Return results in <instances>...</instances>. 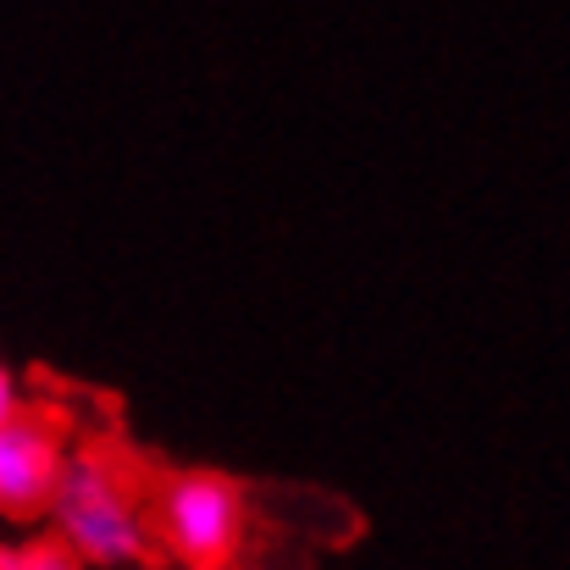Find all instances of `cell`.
I'll list each match as a JSON object with an SVG mask.
<instances>
[{
	"label": "cell",
	"mask_w": 570,
	"mask_h": 570,
	"mask_svg": "<svg viewBox=\"0 0 570 570\" xmlns=\"http://www.w3.org/2000/svg\"><path fill=\"white\" fill-rule=\"evenodd\" d=\"M67 465V432L56 410H17L0 421V515L50 510L56 476Z\"/></svg>",
	"instance_id": "cell-3"
},
{
	"label": "cell",
	"mask_w": 570,
	"mask_h": 570,
	"mask_svg": "<svg viewBox=\"0 0 570 570\" xmlns=\"http://www.w3.org/2000/svg\"><path fill=\"white\" fill-rule=\"evenodd\" d=\"M0 570H83L78 554L61 538H39V543H6L0 549Z\"/></svg>",
	"instance_id": "cell-4"
},
{
	"label": "cell",
	"mask_w": 570,
	"mask_h": 570,
	"mask_svg": "<svg viewBox=\"0 0 570 570\" xmlns=\"http://www.w3.org/2000/svg\"><path fill=\"white\" fill-rule=\"evenodd\" d=\"M50 515H56L61 543L78 554V566L128 570L145 560V515H139L134 482H128L122 460H111V449L67 454L56 493H50Z\"/></svg>",
	"instance_id": "cell-1"
},
{
	"label": "cell",
	"mask_w": 570,
	"mask_h": 570,
	"mask_svg": "<svg viewBox=\"0 0 570 570\" xmlns=\"http://www.w3.org/2000/svg\"><path fill=\"white\" fill-rule=\"evenodd\" d=\"M17 410H22V393H17V377H11V372L0 366V421H11Z\"/></svg>",
	"instance_id": "cell-5"
},
{
	"label": "cell",
	"mask_w": 570,
	"mask_h": 570,
	"mask_svg": "<svg viewBox=\"0 0 570 570\" xmlns=\"http://www.w3.org/2000/svg\"><path fill=\"white\" fill-rule=\"evenodd\" d=\"M161 538L194 570L227 566L244 543V488L222 471H178L161 488Z\"/></svg>",
	"instance_id": "cell-2"
}]
</instances>
